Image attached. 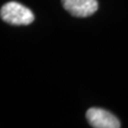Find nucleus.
<instances>
[{"label":"nucleus","mask_w":128,"mask_h":128,"mask_svg":"<svg viewBox=\"0 0 128 128\" xmlns=\"http://www.w3.org/2000/svg\"><path fill=\"white\" fill-rule=\"evenodd\" d=\"M2 20L15 26H27L34 20V15L30 9L16 1L4 3L0 10Z\"/></svg>","instance_id":"f257e3e1"},{"label":"nucleus","mask_w":128,"mask_h":128,"mask_svg":"<svg viewBox=\"0 0 128 128\" xmlns=\"http://www.w3.org/2000/svg\"><path fill=\"white\" fill-rule=\"evenodd\" d=\"M86 120L94 128H118L121 123L111 112L102 108H90L86 111Z\"/></svg>","instance_id":"f03ea898"},{"label":"nucleus","mask_w":128,"mask_h":128,"mask_svg":"<svg viewBox=\"0 0 128 128\" xmlns=\"http://www.w3.org/2000/svg\"><path fill=\"white\" fill-rule=\"evenodd\" d=\"M62 6L75 17H88L98 10L97 0H62Z\"/></svg>","instance_id":"7ed1b4c3"}]
</instances>
